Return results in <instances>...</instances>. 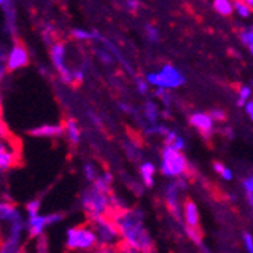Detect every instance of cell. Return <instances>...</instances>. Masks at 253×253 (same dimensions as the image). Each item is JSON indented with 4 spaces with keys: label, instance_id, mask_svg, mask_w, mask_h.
<instances>
[{
    "label": "cell",
    "instance_id": "cell-1",
    "mask_svg": "<svg viewBox=\"0 0 253 253\" xmlns=\"http://www.w3.org/2000/svg\"><path fill=\"white\" fill-rule=\"evenodd\" d=\"M109 217L116 223L122 240L133 246L138 252H152L155 249V243L143 223V212L138 208L111 211Z\"/></svg>",
    "mask_w": 253,
    "mask_h": 253
},
{
    "label": "cell",
    "instance_id": "cell-2",
    "mask_svg": "<svg viewBox=\"0 0 253 253\" xmlns=\"http://www.w3.org/2000/svg\"><path fill=\"white\" fill-rule=\"evenodd\" d=\"M159 170L169 179H179V177H190V164L182 153V150L174 149L170 144H166V147L161 152V166Z\"/></svg>",
    "mask_w": 253,
    "mask_h": 253
},
{
    "label": "cell",
    "instance_id": "cell-3",
    "mask_svg": "<svg viewBox=\"0 0 253 253\" xmlns=\"http://www.w3.org/2000/svg\"><path fill=\"white\" fill-rule=\"evenodd\" d=\"M81 203L85 214L89 220L97 217L109 215L111 212V193H103L97 190L94 185H91L85 190L81 196Z\"/></svg>",
    "mask_w": 253,
    "mask_h": 253
},
{
    "label": "cell",
    "instance_id": "cell-4",
    "mask_svg": "<svg viewBox=\"0 0 253 253\" xmlns=\"http://www.w3.org/2000/svg\"><path fill=\"white\" fill-rule=\"evenodd\" d=\"M65 246L68 250H93L99 247V238L93 224L75 226L67 231Z\"/></svg>",
    "mask_w": 253,
    "mask_h": 253
},
{
    "label": "cell",
    "instance_id": "cell-5",
    "mask_svg": "<svg viewBox=\"0 0 253 253\" xmlns=\"http://www.w3.org/2000/svg\"><path fill=\"white\" fill-rule=\"evenodd\" d=\"M89 223L93 224L94 231L97 234L99 238V246L102 252H114L117 250V244L122 240V235L119 232V229L111 220L109 215H103V217H97L94 220H89Z\"/></svg>",
    "mask_w": 253,
    "mask_h": 253
},
{
    "label": "cell",
    "instance_id": "cell-6",
    "mask_svg": "<svg viewBox=\"0 0 253 253\" xmlns=\"http://www.w3.org/2000/svg\"><path fill=\"white\" fill-rule=\"evenodd\" d=\"M146 79L149 81L150 86H163L167 89H176L185 84V75H183L177 67L173 64H166L161 67L159 72H152L146 75Z\"/></svg>",
    "mask_w": 253,
    "mask_h": 253
},
{
    "label": "cell",
    "instance_id": "cell-7",
    "mask_svg": "<svg viewBox=\"0 0 253 253\" xmlns=\"http://www.w3.org/2000/svg\"><path fill=\"white\" fill-rule=\"evenodd\" d=\"M185 188V177H179L177 182L169 183L166 188V203L171 215L176 220L183 218V203H180V191Z\"/></svg>",
    "mask_w": 253,
    "mask_h": 253
},
{
    "label": "cell",
    "instance_id": "cell-8",
    "mask_svg": "<svg viewBox=\"0 0 253 253\" xmlns=\"http://www.w3.org/2000/svg\"><path fill=\"white\" fill-rule=\"evenodd\" d=\"M50 58L53 67L58 70V75L62 82L75 85V72L65 65V45L62 42H55L50 49Z\"/></svg>",
    "mask_w": 253,
    "mask_h": 253
},
{
    "label": "cell",
    "instance_id": "cell-9",
    "mask_svg": "<svg viewBox=\"0 0 253 253\" xmlns=\"http://www.w3.org/2000/svg\"><path fill=\"white\" fill-rule=\"evenodd\" d=\"M29 64V53L26 50V47L21 42H15L12 45V49L8 55L6 59V68L9 72H15L20 70V68L26 67Z\"/></svg>",
    "mask_w": 253,
    "mask_h": 253
},
{
    "label": "cell",
    "instance_id": "cell-10",
    "mask_svg": "<svg viewBox=\"0 0 253 253\" xmlns=\"http://www.w3.org/2000/svg\"><path fill=\"white\" fill-rule=\"evenodd\" d=\"M23 229H25V223L23 218L15 220L9 223V234L6 241L2 246V252H20V244H21V237H23Z\"/></svg>",
    "mask_w": 253,
    "mask_h": 253
},
{
    "label": "cell",
    "instance_id": "cell-11",
    "mask_svg": "<svg viewBox=\"0 0 253 253\" xmlns=\"http://www.w3.org/2000/svg\"><path fill=\"white\" fill-rule=\"evenodd\" d=\"M190 123L193 127H196L202 136H205L206 140L211 138V135L214 133V123L215 120L212 119L211 114H206V112H194L190 116Z\"/></svg>",
    "mask_w": 253,
    "mask_h": 253
},
{
    "label": "cell",
    "instance_id": "cell-12",
    "mask_svg": "<svg viewBox=\"0 0 253 253\" xmlns=\"http://www.w3.org/2000/svg\"><path fill=\"white\" fill-rule=\"evenodd\" d=\"M50 223H49V218L47 215H32L28 218V223H26V229H28V234L31 238H38L42 235L44 229L47 227Z\"/></svg>",
    "mask_w": 253,
    "mask_h": 253
},
{
    "label": "cell",
    "instance_id": "cell-13",
    "mask_svg": "<svg viewBox=\"0 0 253 253\" xmlns=\"http://www.w3.org/2000/svg\"><path fill=\"white\" fill-rule=\"evenodd\" d=\"M183 221H185V226L191 227H199L200 224L197 205L191 199H185V202H183Z\"/></svg>",
    "mask_w": 253,
    "mask_h": 253
},
{
    "label": "cell",
    "instance_id": "cell-14",
    "mask_svg": "<svg viewBox=\"0 0 253 253\" xmlns=\"http://www.w3.org/2000/svg\"><path fill=\"white\" fill-rule=\"evenodd\" d=\"M65 129L64 125H41L35 129L31 130L32 136H38V138H56L64 135Z\"/></svg>",
    "mask_w": 253,
    "mask_h": 253
},
{
    "label": "cell",
    "instance_id": "cell-15",
    "mask_svg": "<svg viewBox=\"0 0 253 253\" xmlns=\"http://www.w3.org/2000/svg\"><path fill=\"white\" fill-rule=\"evenodd\" d=\"M64 129H65L64 135L67 136L68 143L78 144L81 141V129H79L75 119H67L65 123H64Z\"/></svg>",
    "mask_w": 253,
    "mask_h": 253
},
{
    "label": "cell",
    "instance_id": "cell-16",
    "mask_svg": "<svg viewBox=\"0 0 253 253\" xmlns=\"http://www.w3.org/2000/svg\"><path fill=\"white\" fill-rule=\"evenodd\" d=\"M17 163V155L12 149H8V146L2 141V147H0V167L2 170L11 169Z\"/></svg>",
    "mask_w": 253,
    "mask_h": 253
},
{
    "label": "cell",
    "instance_id": "cell-17",
    "mask_svg": "<svg viewBox=\"0 0 253 253\" xmlns=\"http://www.w3.org/2000/svg\"><path fill=\"white\" fill-rule=\"evenodd\" d=\"M0 217H2L3 221L12 223L15 220H20L21 218V214L17 210L15 205H12L9 202H3L2 205H0Z\"/></svg>",
    "mask_w": 253,
    "mask_h": 253
},
{
    "label": "cell",
    "instance_id": "cell-18",
    "mask_svg": "<svg viewBox=\"0 0 253 253\" xmlns=\"http://www.w3.org/2000/svg\"><path fill=\"white\" fill-rule=\"evenodd\" d=\"M155 173H156V169L152 163H143L140 166V174H141V179H143V183L150 188L153 187V182H155Z\"/></svg>",
    "mask_w": 253,
    "mask_h": 253
},
{
    "label": "cell",
    "instance_id": "cell-19",
    "mask_svg": "<svg viewBox=\"0 0 253 253\" xmlns=\"http://www.w3.org/2000/svg\"><path fill=\"white\" fill-rule=\"evenodd\" d=\"M212 6L214 9L223 15V17H229L232 12H235V8H234V0H214L212 2Z\"/></svg>",
    "mask_w": 253,
    "mask_h": 253
},
{
    "label": "cell",
    "instance_id": "cell-20",
    "mask_svg": "<svg viewBox=\"0 0 253 253\" xmlns=\"http://www.w3.org/2000/svg\"><path fill=\"white\" fill-rule=\"evenodd\" d=\"M111 183H112V174L109 171H105L93 182V185L103 193H111Z\"/></svg>",
    "mask_w": 253,
    "mask_h": 253
},
{
    "label": "cell",
    "instance_id": "cell-21",
    "mask_svg": "<svg viewBox=\"0 0 253 253\" xmlns=\"http://www.w3.org/2000/svg\"><path fill=\"white\" fill-rule=\"evenodd\" d=\"M72 37L75 40H100L102 38L97 31H86V29H81V28L72 29Z\"/></svg>",
    "mask_w": 253,
    "mask_h": 253
},
{
    "label": "cell",
    "instance_id": "cell-22",
    "mask_svg": "<svg viewBox=\"0 0 253 253\" xmlns=\"http://www.w3.org/2000/svg\"><path fill=\"white\" fill-rule=\"evenodd\" d=\"M144 117L149 123H156L158 122V117H159V111H158V106L155 105V102L152 100H147L144 103Z\"/></svg>",
    "mask_w": 253,
    "mask_h": 253
},
{
    "label": "cell",
    "instance_id": "cell-23",
    "mask_svg": "<svg viewBox=\"0 0 253 253\" xmlns=\"http://www.w3.org/2000/svg\"><path fill=\"white\" fill-rule=\"evenodd\" d=\"M234 8L237 15H240L241 18H249L253 12V8L244 0H234Z\"/></svg>",
    "mask_w": 253,
    "mask_h": 253
},
{
    "label": "cell",
    "instance_id": "cell-24",
    "mask_svg": "<svg viewBox=\"0 0 253 253\" xmlns=\"http://www.w3.org/2000/svg\"><path fill=\"white\" fill-rule=\"evenodd\" d=\"M240 40L243 42L244 47H247V50L253 55V26L249 29H244L240 32Z\"/></svg>",
    "mask_w": 253,
    "mask_h": 253
},
{
    "label": "cell",
    "instance_id": "cell-25",
    "mask_svg": "<svg viewBox=\"0 0 253 253\" xmlns=\"http://www.w3.org/2000/svg\"><path fill=\"white\" fill-rule=\"evenodd\" d=\"M187 231V237L199 247H202V243H203V237H202V232L199 227H191V226H187L185 227Z\"/></svg>",
    "mask_w": 253,
    "mask_h": 253
},
{
    "label": "cell",
    "instance_id": "cell-26",
    "mask_svg": "<svg viewBox=\"0 0 253 253\" xmlns=\"http://www.w3.org/2000/svg\"><path fill=\"white\" fill-rule=\"evenodd\" d=\"M212 167H214V170H215V173L218 174V176H221L224 180H232L234 179V173H232V170L231 169H227L224 164H221V163H214L212 164Z\"/></svg>",
    "mask_w": 253,
    "mask_h": 253
},
{
    "label": "cell",
    "instance_id": "cell-27",
    "mask_svg": "<svg viewBox=\"0 0 253 253\" xmlns=\"http://www.w3.org/2000/svg\"><path fill=\"white\" fill-rule=\"evenodd\" d=\"M155 97L156 99H159L161 102H163L164 105H166V108H169L170 106V103H171V96H170V93H169V89L167 88H163V86H158V88H155Z\"/></svg>",
    "mask_w": 253,
    "mask_h": 253
},
{
    "label": "cell",
    "instance_id": "cell-28",
    "mask_svg": "<svg viewBox=\"0 0 253 253\" xmlns=\"http://www.w3.org/2000/svg\"><path fill=\"white\" fill-rule=\"evenodd\" d=\"M252 91H253V88H250V86H240V89H238V100H237V103L240 105V106H244L246 103H247V100H250L252 99Z\"/></svg>",
    "mask_w": 253,
    "mask_h": 253
},
{
    "label": "cell",
    "instance_id": "cell-29",
    "mask_svg": "<svg viewBox=\"0 0 253 253\" xmlns=\"http://www.w3.org/2000/svg\"><path fill=\"white\" fill-rule=\"evenodd\" d=\"M84 174H85V177H86L88 182H94V180L99 177L97 169H96V166H94L93 163H86V164L84 166Z\"/></svg>",
    "mask_w": 253,
    "mask_h": 253
},
{
    "label": "cell",
    "instance_id": "cell-30",
    "mask_svg": "<svg viewBox=\"0 0 253 253\" xmlns=\"http://www.w3.org/2000/svg\"><path fill=\"white\" fill-rule=\"evenodd\" d=\"M135 85H136V89H138V93H140V94L146 96V94L149 93V86H150V84H149L147 79L136 78V79H135Z\"/></svg>",
    "mask_w": 253,
    "mask_h": 253
},
{
    "label": "cell",
    "instance_id": "cell-31",
    "mask_svg": "<svg viewBox=\"0 0 253 253\" xmlns=\"http://www.w3.org/2000/svg\"><path fill=\"white\" fill-rule=\"evenodd\" d=\"M146 37H147L149 41L158 42L159 41V31H158V28L153 26V25H147L146 26Z\"/></svg>",
    "mask_w": 253,
    "mask_h": 253
},
{
    "label": "cell",
    "instance_id": "cell-32",
    "mask_svg": "<svg viewBox=\"0 0 253 253\" xmlns=\"http://www.w3.org/2000/svg\"><path fill=\"white\" fill-rule=\"evenodd\" d=\"M40 211V202L38 200H31L28 205H26V212H28V217H32V215H37Z\"/></svg>",
    "mask_w": 253,
    "mask_h": 253
},
{
    "label": "cell",
    "instance_id": "cell-33",
    "mask_svg": "<svg viewBox=\"0 0 253 253\" xmlns=\"http://www.w3.org/2000/svg\"><path fill=\"white\" fill-rule=\"evenodd\" d=\"M96 55H97V58H99L103 64H112V62H114V58H112V55L109 53V50L99 49V50L96 52Z\"/></svg>",
    "mask_w": 253,
    "mask_h": 253
},
{
    "label": "cell",
    "instance_id": "cell-34",
    "mask_svg": "<svg viewBox=\"0 0 253 253\" xmlns=\"http://www.w3.org/2000/svg\"><path fill=\"white\" fill-rule=\"evenodd\" d=\"M243 243H244L246 250H247L249 253H253V235L249 234V232H246V234L243 235Z\"/></svg>",
    "mask_w": 253,
    "mask_h": 253
},
{
    "label": "cell",
    "instance_id": "cell-35",
    "mask_svg": "<svg viewBox=\"0 0 253 253\" xmlns=\"http://www.w3.org/2000/svg\"><path fill=\"white\" fill-rule=\"evenodd\" d=\"M211 116H212V119L215 120V122H226V119H227V116H226V112L223 111V109H212L211 112Z\"/></svg>",
    "mask_w": 253,
    "mask_h": 253
},
{
    "label": "cell",
    "instance_id": "cell-36",
    "mask_svg": "<svg viewBox=\"0 0 253 253\" xmlns=\"http://www.w3.org/2000/svg\"><path fill=\"white\" fill-rule=\"evenodd\" d=\"M125 6H126L127 11L136 12L138 9L141 8V3H140V0H126V2H125Z\"/></svg>",
    "mask_w": 253,
    "mask_h": 253
},
{
    "label": "cell",
    "instance_id": "cell-37",
    "mask_svg": "<svg viewBox=\"0 0 253 253\" xmlns=\"http://www.w3.org/2000/svg\"><path fill=\"white\" fill-rule=\"evenodd\" d=\"M243 188L246 194H253V176H249L243 180Z\"/></svg>",
    "mask_w": 253,
    "mask_h": 253
},
{
    "label": "cell",
    "instance_id": "cell-38",
    "mask_svg": "<svg viewBox=\"0 0 253 253\" xmlns=\"http://www.w3.org/2000/svg\"><path fill=\"white\" fill-rule=\"evenodd\" d=\"M244 111L247 114V117L253 122V97L250 100H247V103L244 105Z\"/></svg>",
    "mask_w": 253,
    "mask_h": 253
},
{
    "label": "cell",
    "instance_id": "cell-39",
    "mask_svg": "<svg viewBox=\"0 0 253 253\" xmlns=\"http://www.w3.org/2000/svg\"><path fill=\"white\" fill-rule=\"evenodd\" d=\"M177 136H179V135H177L174 130H169V133L164 136V143H166V144H173Z\"/></svg>",
    "mask_w": 253,
    "mask_h": 253
},
{
    "label": "cell",
    "instance_id": "cell-40",
    "mask_svg": "<svg viewBox=\"0 0 253 253\" xmlns=\"http://www.w3.org/2000/svg\"><path fill=\"white\" fill-rule=\"evenodd\" d=\"M170 146H173V147L177 149V150H183V149H185V141H183L180 136H177L176 140H174V143L170 144Z\"/></svg>",
    "mask_w": 253,
    "mask_h": 253
},
{
    "label": "cell",
    "instance_id": "cell-41",
    "mask_svg": "<svg viewBox=\"0 0 253 253\" xmlns=\"http://www.w3.org/2000/svg\"><path fill=\"white\" fill-rule=\"evenodd\" d=\"M84 81V72L82 70H75V85L81 84Z\"/></svg>",
    "mask_w": 253,
    "mask_h": 253
},
{
    "label": "cell",
    "instance_id": "cell-42",
    "mask_svg": "<svg viewBox=\"0 0 253 253\" xmlns=\"http://www.w3.org/2000/svg\"><path fill=\"white\" fill-rule=\"evenodd\" d=\"M119 106H120V109L123 112H132V108L129 105H126V103H119Z\"/></svg>",
    "mask_w": 253,
    "mask_h": 253
},
{
    "label": "cell",
    "instance_id": "cell-43",
    "mask_svg": "<svg viewBox=\"0 0 253 253\" xmlns=\"http://www.w3.org/2000/svg\"><path fill=\"white\" fill-rule=\"evenodd\" d=\"M244 2H247V3L253 8V0H244Z\"/></svg>",
    "mask_w": 253,
    "mask_h": 253
},
{
    "label": "cell",
    "instance_id": "cell-44",
    "mask_svg": "<svg viewBox=\"0 0 253 253\" xmlns=\"http://www.w3.org/2000/svg\"><path fill=\"white\" fill-rule=\"evenodd\" d=\"M252 88H253V81H252Z\"/></svg>",
    "mask_w": 253,
    "mask_h": 253
}]
</instances>
